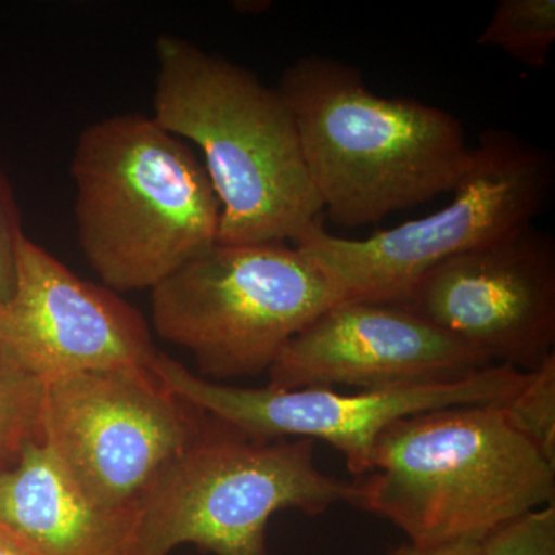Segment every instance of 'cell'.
Wrapping results in <instances>:
<instances>
[{
  "instance_id": "cell-12",
  "label": "cell",
  "mask_w": 555,
  "mask_h": 555,
  "mask_svg": "<svg viewBox=\"0 0 555 555\" xmlns=\"http://www.w3.org/2000/svg\"><path fill=\"white\" fill-rule=\"evenodd\" d=\"M491 364L483 353L403 306L343 299L283 347L268 371V387L379 390L437 385Z\"/></svg>"
},
{
  "instance_id": "cell-17",
  "label": "cell",
  "mask_w": 555,
  "mask_h": 555,
  "mask_svg": "<svg viewBox=\"0 0 555 555\" xmlns=\"http://www.w3.org/2000/svg\"><path fill=\"white\" fill-rule=\"evenodd\" d=\"M481 546L483 555H555V503L502 526Z\"/></svg>"
},
{
  "instance_id": "cell-18",
  "label": "cell",
  "mask_w": 555,
  "mask_h": 555,
  "mask_svg": "<svg viewBox=\"0 0 555 555\" xmlns=\"http://www.w3.org/2000/svg\"><path fill=\"white\" fill-rule=\"evenodd\" d=\"M24 233L16 193L0 166V306L9 301L13 294L17 244Z\"/></svg>"
},
{
  "instance_id": "cell-5",
  "label": "cell",
  "mask_w": 555,
  "mask_h": 555,
  "mask_svg": "<svg viewBox=\"0 0 555 555\" xmlns=\"http://www.w3.org/2000/svg\"><path fill=\"white\" fill-rule=\"evenodd\" d=\"M211 418L139 500L142 554L192 543L214 555H269L280 511L317 517L349 503L350 483L317 466L315 441L258 440Z\"/></svg>"
},
{
  "instance_id": "cell-7",
  "label": "cell",
  "mask_w": 555,
  "mask_h": 555,
  "mask_svg": "<svg viewBox=\"0 0 555 555\" xmlns=\"http://www.w3.org/2000/svg\"><path fill=\"white\" fill-rule=\"evenodd\" d=\"M341 301L331 278L286 243L214 244L152 288L160 338L210 377L268 372L283 347Z\"/></svg>"
},
{
  "instance_id": "cell-4",
  "label": "cell",
  "mask_w": 555,
  "mask_h": 555,
  "mask_svg": "<svg viewBox=\"0 0 555 555\" xmlns=\"http://www.w3.org/2000/svg\"><path fill=\"white\" fill-rule=\"evenodd\" d=\"M72 178L79 246L112 291H152L217 244L221 204L207 171L153 116L87 127Z\"/></svg>"
},
{
  "instance_id": "cell-9",
  "label": "cell",
  "mask_w": 555,
  "mask_h": 555,
  "mask_svg": "<svg viewBox=\"0 0 555 555\" xmlns=\"http://www.w3.org/2000/svg\"><path fill=\"white\" fill-rule=\"evenodd\" d=\"M152 371L182 401L247 436L326 441L341 452L353 477L366 473L378 437L398 420L437 409L506 403L531 377V372L491 364L456 382L346 393L328 387L219 385L159 352Z\"/></svg>"
},
{
  "instance_id": "cell-11",
  "label": "cell",
  "mask_w": 555,
  "mask_h": 555,
  "mask_svg": "<svg viewBox=\"0 0 555 555\" xmlns=\"http://www.w3.org/2000/svg\"><path fill=\"white\" fill-rule=\"evenodd\" d=\"M156 353L137 309L112 288L75 275L27 233L21 236L16 283L0 306V364L47 383L150 367Z\"/></svg>"
},
{
  "instance_id": "cell-16",
  "label": "cell",
  "mask_w": 555,
  "mask_h": 555,
  "mask_svg": "<svg viewBox=\"0 0 555 555\" xmlns=\"http://www.w3.org/2000/svg\"><path fill=\"white\" fill-rule=\"evenodd\" d=\"M506 418L555 467V353L503 403Z\"/></svg>"
},
{
  "instance_id": "cell-3",
  "label": "cell",
  "mask_w": 555,
  "mask_h": 555,
  "mask_svg": "<svg viewBox=\"0 0 555 555\" xmlns=\"http://www.w3.org/2000/svg\"><path fill=\"white\" fill-rule=\"evenodd\" d=\"M349 505L392 521L415 546L486 537L555 502V467L503 403L422 412L383 430Z\"/></svg>"
},
{
  "instance_id": "cell-19",
  "label": "cell",
  "mask_w": 555,
  "mask_h": 555,
  "mask_svg": "<svg viewBox=\"0 0 555 555\" xmlns=\"http://www.w3.org/2000/svg\"><path fill=\"white\" fill-rule=\"evenodd\" d=\"M389 555H483V546L481 542L474 540H456L436 546H415L406 543L390 551Z\"/></svg>"
},
{
  "instance_id": "cell-10",
  "label": "cell",
  "mask_w": 555,
  "mask_h": 555,
  "mask_svg": "<svg viewBox=\"0 0 555 555\" xmlns=\"http://www.w3.org/2000/svg\"><path fill=\"white\" fill-rule=\"evenodd\" d=\"M393 302L491 363L534 372L554 353L553 235L526 225L441 262Z\"/></svg>"
},
{
  "instance_id": "cell-14",
  "label": "cell",
  "mask_w": 555,
  "mask_h": 555,
  "mask_svg": "<svg viewBox=\"0 0 555 555\" xmlns=\"http://www.w3.org/2000/svg\"><path fill=\"white\" fill-rule=\"evenodd\" d=\"M554 42V0H500L477 39L532 69L546 67Z\"/></svg>"
},
{
  "instance_id": "cell-6",
  "label": "cell",
  "mask_w": 555,
  "mask_h": 555,
  "mask_svg": "<svg viewBox=\"0 0 555 555\" xmlns=\"http://www.w3.org/2000/svg\"><path fill=\"white\" fill-rule=\"evenodd\" d=\"M473 167L447 207L422 219L345 240L317 219L294 246L331 278L343 299L393 302L448 259L531 225L550 203L555 158L509 130H486Z\"/></svg>"
},
{
  "instance_id": "cell-2",
  "label": "cell",
  "mask_w": 555,
  "mask_h": 555,
  "mask_svg": "<svg viewBox=\"0 0 555 555\" xmlns=\"http://www.w3.org/2000/svg\"><path fill=\"white\" fill-rule=\"evenodd\" d=\"M156 60L153 118L203 150L221 204L217 243H294L323 217L280 91L179 36H159Z\"/></svg>"
},
{
  "instance_id": "cell-20",
  "label": "cell",
  "mask_w": 555,
  "mask_h": 555,
  "mask_svg": "<svg viewBox=\"0 0 555 555\" xmlns=\"http://www.w3.org/2000/svg\"><path fill=\"white\" fill-rule=\"evenodd\" d=\"M0 555H35L28 547L22 545L16 537L0 528Z\"/></svg>"
},
{
  "instance_id": "cell-13",
  "label": "cell",
  "mask_w": 555,
  "mask_h": 555,
  "mask_svg": "<svg viewBox=\"0 0 555 555\" xmlns=\"http://www.w3.org/2000/svg\"><path fill=\"white\" fill-rule=\"evenodd\" d=\"M0 528L35 555H144L139 506L91 499L42 441L0 469Z\"/></svg>"
},
{
  "instance_id": "cell-15",
  "label": "cell",
  "mask_w": 555,
  "mask_h": 555,
  "mask_svg": "<svg viewBox=\"0 0 555 555\" xmlns=\"http://www.w3.org/2000/svg\"><path fill=\"white\" fill-rule=\"evenodd\" d=\"M46 382L0 364V469L16 462L22 449L40 441Z\"/></svg>"
},
{
  "instance_id": "cell-1",
  "label": "cell",
  "mask_w": 555,
  "mask_h": 555,
  "mask_svg": "<svg viewBox=\"0 0 555 555\" xmlns=\"http://www.w3.org/2000/svg\"><path fill=\"white\" fill-rule=\"evenodd\" d=\"M276 90L291 109L321 206L341 228L377 224L452 192L476 158L451 113L378 96L360 69L334 57H299Z\"/></svg>"
},
{
  "instance_id": "cell-8",
  "label": "cell",
  "mask_w": 555,
  "mask_h": 555,
  "mask_svg": "<svg viewBox=\"0 0 555 555\" xmlns=\"http://www.w3.org/2000/svg\"><path fill=\"white\" fill-rule=\"evenodd\" d=\"M201 415L152 366L79 372L46 383L40 441L91 499L138 506L164 466L199 436Z\"/></svg>"
}]
</instances>
